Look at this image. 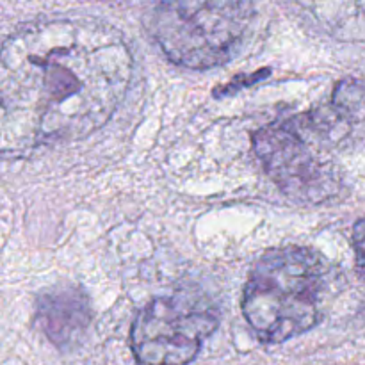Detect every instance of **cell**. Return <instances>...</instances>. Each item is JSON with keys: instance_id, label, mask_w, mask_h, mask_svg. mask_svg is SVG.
<instances>
[{"instance_id": "5", "label": "cell", "mask_w": 365, "mask_h": 365, "mask_svg": "<svg viewBox=\"0 0 365 365\" xmlns=\"http://www.w3.org/2000/svg\"><path fill=\"white\" fill-rule=\"evenodd\" d=\"M217 324L220 314L203 296L184 291L157 298L132 324V351L141 365H187Z\"/></svg>"}, {"instance_id": "2", "label": "cell", "mask_w": 365, "mask_h": 365, "mask_svg": "<svg viewBox=\"0 0 365 365\" xmlns=\"http://www.w3.org/2000/svg\"><path fill=\"white\" fill-rule=\"evenodd\" d=\"M330 269L310 248L285 246L264 253L242 292V314L260 341L278 344L317 324Z\"/></svg>"}, {"instance_id": "6", "label": "cell", "mask_w": 365, "mask_h": 365, "mask_svg": "<svg viewBox=\"0 0 365 365\" xmlns=\"http://www.w3.org/2000/svg\"><path fill=\"white\" fill-rule=\"evenodd\" d=\"M302 116L330 150L365 143V81H341L335 86L330 102Z\"/></svg>"}, {"instance_id": "8", "label": "cell", "mask_w": 365, "mask_h": 365, "mask_svg": "<svg viewBox=\"0 0 365 365\" xmlns=\"http://www.w3.org/2000/svg\"><path fill=\"white\" fill-rule=\"evenodd\" d=\"M353 248H355L356 271L365 282V217L353 228Z\"/></svg>"}, {"instance_id": "3", "label": "cell", "mask_w": 365, "mask_h": 365, "mask_svg": "<svg viewBox=\"0 0 365 365\" xmlns=\"http://www.w3.org/2000/svg\"><path fill=\"white\" fill-rule=\"evenodd\" d=\"M253 18L252 0H160L150 31L171 63L209 70L237 57Z\"/></svg>"}, {"instance_id": "4", "label": "cell", "mask_w": 365, "mask_h": 365, "mask_svg": "<svg viewBox=\"0 0 365 365\" xmlns=\"http://www.w3.org/2000/svg\"><path fill=\"white\" fill-rule=\"evenodd\" d=\"M253 150L274 184L296 202L321 203L341 192V175L328 157L331 150L302 114L260 128Z\"/></svg>"}, {"instance_id": "1", "label": "cell", "mask_w": 365, "mask_h": 365, "mask_svg": "<svg viewBox=\"0 0 365 365\" xmlns=\"http://www.w3.org/2000/svg\"><path fill=\"white\" fill-rule=\"evenodd\" d=\"M134 57L118 29L66 18L29 24L4 41V153L88 138L110 120L132 81Z\"/></svg>"}, {"instance_id": "7", "label": "cell", "mask_w": 365, "mask_h": 365, "mask_svg": "<svg viewBox=\"0 0 365 365\" xmlns=\"http://www.w3.org/2000/svg\"><path fill=\"white\" fill-rule=\"evenodd\" d=\"M36 319L53 346L66 349L82 339L91 321V309L84 292L71 285H59L39 296Z\"/></svg>"}]
</instances>
